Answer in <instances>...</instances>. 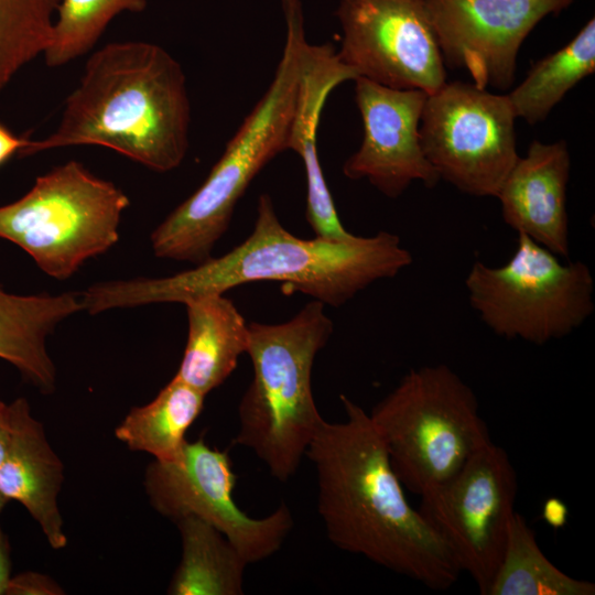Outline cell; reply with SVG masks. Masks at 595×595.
Masks as SVG:
<instances>
[{"mask_svg": "<svg viewBox=\"0 0 595 595\" xmlns=\"http://www.w3.org/2000/svg\"><path fill=\"white\" fill-rule=\"evenodd\" d=\"M413 261L398 235L381 230L348 240L300 238L281 224L272 198L261 194L251 234L225 255L163 278L94 283L83 291L84 311L98 314L159 303H184L225 294L241 284L279 282L339 307L372 283L399 274Z\"/></svg>", "mask_w": 595, "mask_h": 595, "instance_id": "6da1fadb", "label": "cell"}, {"mask_svg": "<svg viewBox=\"0 0 595 595\" xmlns=\"http://www.w3.org/2000/svg\"><path fill=\"white\" fill-rule=\"evenodd\" d=\"M339 399L346 420H324L305 452L328 539L432 589H447L462 573L452 551L410 506L369 414L345 394Z\"/></svg>", "mask_w": 595, "mask_h": 595, "instance_id": "7a4b0ae2", "label": "cell"}, {"mask_svg": "<svg viewBox=\"0 0 595 595\" xmlns=\"http://www.w3.org/2000/svg\"><path fill=\"white\" fill-rule=\"evenodd\" d=\"M191 105L181 64L144 41L95 51L65 100L55 131L20 152L99 145L160 173L180 166L188 149Z\"/></svg>", "mask_w": 595, "mask_h": 595, "instance_id": "3957f363", "label": "cell"}, {"mask_svg": "<svg viewBox=\"0 0 595 595\" xmlns=\"http://www.w3.org/2000/svg\"><path fill=\"white\" fill-rule=\"evenodd\" d=\"M280 1L285 42L273 79L206 180L151 232V248L158 258L194 266L210 259L251 181L288 150L307 40L301 0Z\"/></svg>", "mask_w": 595, "mask_h": 595, "instance_id": "277c9868", "label": "cell"}, {"mask_svg": "<svg viewBox=\"0 0 595 595\" xmlns=\"http://www.w3.org/2000/svg\"><path fill=\"white\" fill-rule=\"evenodd\" d=\"M313 300L286 322L248 324L252 379L239 407L234 443L252 450L271 475L285 482L324 422L312 392V369L334 329Z\"/></svg>", "mask_w": 595, "mask_h": 595, "instance_id": "5b68a950", "label": "cell"}, {"mask_svg": "<svg viewBox=\"0 0 595 595\" xmlns=\"http://www.w3.org/2000/svg\"><path fill=\"white\" fill-rule=\"evenodd\" d=\"M369 418L397 477L419 496L493 442L473 389L444 364L409 370Z\"/></svg>", "mask_w": 595, "mask_h": 595, "instance_id": "8992f818", "label": "cell"}, {"mask_svg": "<svg viewBox=\"0 0 595 595\" xmlns=\"http://www.w3.org/2000/svg\"><path fill=\"white\" fill-rule=\"evenodd\" d=\"M129 205L115 183L71 160L37 176L19 199L0 206V238L24 250L45 274L64 281L118 242Z\"/></svg>", "mask_w": 595, "mask_h": 595, "instance_id": "52a82bcc", "label": "cell"}, {"mask_svg": "<svg viewBox=\"0 0 595 595\" xmlns=\"http://www.w3.org/2000/svg\"><path fill=\"white\" fill-rule=\"evenodd\" d=\"M518 234L500 267L475 261L465 279L470 306L496 335L543 345L581 327L595 311V281L583 261H566Z\"/></svg>", "mask_w": 595, "mask_h": 595, "instance_id": "ba28073f", "label": "cell"}, {"mask_svg": "<svg viewBox=\"0 0 595 595\" xmlns=\"http://www.w3.org/2000/svg\"><path fill=\"white\" fill-rule=\"evenodd\" d=\"M507 94L446 82L429 94L420 121L423 152L440 180L473 196L496 197L519 158Z\"/></svg>", "mask_w": 595, "mask_h": 595, "instance_id": "9c48e42d", "label": "cell"}, {"mask_svg": "<svg viewBox=\"0 0 595 595\" xmlns=\"http://www.w3.org/2000/svg\"><path fill=\"white\" fill-rule=\"evenodd\" d=\"M518 491L507 452L490 442L450 479L421 497L419 512L452 551L482 595L500 565Z\"/></svg>", "mask_w": 595, "mask_h": 595, "instance_id": "30bf717a", "label": "cell"}, {"mask_svg": "<svg viewBox=\"0 0 595 595\" xmlns=\"http://www.w3.org/2000/svg\"><path fill=\"white\" fill-rule=\"evenodd\" d=\"M236 479L227 451L213 448L203 439L186 440L175 458L154 459L147 467L144 488L159 513L173 521L194 516L208 522L249 564L281 548L293 519L285 505L264 518H250L232 498Z\"/></svg>", "mask_w": 595, "mask_h": 595, "instance_id": "8fae6325", "label": "cell"}, {"mask_svg": "<svg viewBox=\"0 0 595 595\" xmlns=\"http://www.w3.org/2000/svg\"><path fill=\"white\" fill-rule=\"evenodd\" d=\"M339 60L357 77L432 94L446 68L424 0H339Z\"/></svg>", "mask_w": 595, "mask_h": 595, "instance_id": "7c38bea8", "label": "cell"}, {"mask_svg": "<svg viewBox=\"0 0 595 595\" xmlns=\"http://www.w3.org/2000/svg\"><path fill=\"white\" fill-rule=\"evenodd\" d=\"M574 0H424L445 66L482 88L507 90L519 50L547 17Z\"/></svg>", "mask_w": 595, "mask_h": 595, "instance_id": "4fadbf2b", "label": "cell"}, {"mask_svg": "<svg viewBox=\"0 0 595 595\" xmlns=\"http://www.w3.org/2000/svg\"><path fill=\"white\" fill-rule=\"evenodd\" d=\"M355 80V100L364 136L359 149L343 165L353 181L367 180L389 198L419 181L434 187L440 180L421 144L420 121L429 94L398 89L364 77Z\"/></svg>", "mask_w": 595, "mask_h": 595, "instance_id": "5bb4252c", "label": "cell"}, {"mask_svg": "<svg viewBox=\"0 0 595 595\" xmlns=\"http://www.w3.org/2000/svg\"><path fill=\"white\" fill-rule=\"evenodd\" d=\"M570 171L571 156L564 140H534L517 159L496 195L506 225L565 259L570 256Z\"/></svg>", "mask_w": 595, "mask_h": 595, "instance_id": "9a60e30c", "label": "cell"}, {"mask_svg": "<svg viewBox=\"0 0 595 595\" xmlns=\"http://www.w3.org/2000/svg\"><path fill=\"white\" fill-rule=\"evenodd\" d=\"M356 75L329 44L307 43L302 61L295 111L290 128L288 150L301 158L306 181L305 219L315 237L348 240L355 235L342 224L324 177L317 151V129L329 94Z\"/></svg>", "mask_w": 595, "mask_h": 595, "instance_id": "2e32d148", "label": "cell"}, {"mask_svg": "<svg viewBox=\"0 0 595 595\" xmlns=\"http://www.w3.org/2000/svg\"><path fill=\"white\" fill-rule=\"evenodd\" d=\"M12 430L7 453L0 464V494L20 502L37 522L51 548L67 544L57 498L64 466L50 445L43 424L28 400L11 403Z\"/></svg>", "mask_w": 595, "mask_h": 595, "instance_id": "e0dca14e", "label": "cell"}, {"mask_svg": "<svg viewBox=\"0 0 595 595\" xmlns=\"http://www.w3.org/2000/svg\"><path fill=\"white\" fill-rule=\"evenodd\" d=\"M83 311L82 291L13 294L0 284V358L44 394L56 388V367L46 342L66 318Z\"/></svg>", "mask_w": 595, "mask_h": 595, "instance_id": "ac0fdd59", "label": "cell"}, {"mask_svg": "<svg viewBox=\"0 0 595 595\" xmlns=\"http://www.w3.org/2000/svg\"><path fill=\"white\" fill-rule=\"evenodd\" d=\"M187 340L174 377L204 396L219 387L247 351L248 323L224 294H205L183 303Z\"/></svg>", "mask_w": 595, "mask_h": 595, "instance_id": "d6986e66", "label": "cell"}, {"mask_svg": "<svg viewBox=\"0 0 595 595\" xmlns=\"http://www.w3.org/2000/svg\"><path fill=\"white\" fill-rule=\"evenodd\" d=\"M182 559L171 580V595H241L248 564L229 540L208 522L187 516L175 521Z\"/></svg>", "mask_w": 595, "mask_h": 595, "instance_id": "ffe728a7", "label": "cell"}, {"mask_svg": "<svg viewBox=\"0 0 595 595\" xmlns=\"http://www.w3.org/2000/svg\"><path fill=\"white\" fill-rule=\"evenodd\" d=\"M206 396L173 377L149 403L132 408L116 428V437L131 451L156 461L175 458L185 434L199 416Z\"/></svg>", "mask_w": 595, "mask_h": 595, "instance_id": "44dd1931", "label": "cell"}, {"mask_svg": "<svg viewBox=\"0 0 595 595\" xmlns=\"http://www.w3.org/2000/svg\"><path fill=\"white\" fill-rule=\"evenodd\" d=\"M595 71V20L556 52L538 61L507 94L516 118L530 125L544 120L578 82Z\"/></svg>", "mask_w": 595, "mask_h": 595, "instance_id": "7402d4cb", "label": "cell"}, {"mask_svg": "<svg viewBox=\"0 0 595 595\" xmlns=\"http://www.w3.org/2000/svg\"><path fill=\"white\" fill-rule=\"evenodd\" d=\"M595 584L574 578L542 552L533 530L515 512L488 595H594Z\"/></svg>", "mask_w": 595, "mask_h": 595, "instance_id": "603a6c76", "label": "cell"}, {"mask_svg": "<svg viewBox=\"0 0 595 595\" xmlns=\"http://www.w3.org/2000/svg\"><path fill=\"white\" fill-rule=\"evenodd\" d=\"M147 4L148 0H61L43 53L45 64L60 67L86 54L116 15L141 12Z\"/></svg>", "mask_w": 595, "mask_h": 595, "instance_id": "cb8c5ba5", "label": "cell"}, {"mask_svg": "<svg viewBox=\"0 0 595 595\" xmlns=\"http://www.w3.org/2000/svg\"><path fill=\"white\" fill-rule=\"evenodd\" d=\"M61 0H0V93L52 39Z\"/></svg>", "mask_w": 595, "mask_h": 595, "instance_id": "d4e9b609", "label": "cell"}, {"mask_svg": "<svg viewBox=\"0 0 595 595\" xmlns=\"http://www.w3.org/2000/svg\"><path fill=\"white\" fill-rule=\"evenodd\" d=\"M65 592L50 576L23 572L11 577L7 595H62Z\"/></svg>", "mask_w": 595, "mask_h": 595, "instance_id": "484cf974", "label": "cell"}, {"mask_svg": "<svg viewBox=\"0 0 595 595\" xmlns=\"http://www.w3.org/2000/svg\"><path fill=\"white\" fill-rule=\"evenodd\" d=\"M541 516L550 527L561 529L567 522L569 508L560 498L549 497L542 505Z\"/></svg>", "mask_w": 595, "mask_h": 595, "instance_id": "4316f807", "label": "cell"}, {"mask_svg": "<svg viewBox=\"0 0 595 595\" xmlns=\"http://www.w3.org/2000/svg\"><path fill=\"white\" fill-rule=\"evenodd\" d=\"M30 141L28 138L13 134L0 123V166L8 162L14 154H20Z\"/></svg>", "mask_w": 595, "mask_h": 595, "instance_id": "83f0119b", "label": "cell"}, {"mask_svg": "<svg viewBox=\"0 0 595 595\" xmlns=\"http://www.w3.org/2000/svg\"><path fill=\"white\" fill-rule=\"evenodd\" d=\"M11 548L8 536L0 528V595H7L11 580Z\"/></svg>", "mask_w": 595, "mask_h": 595, "instance_id": "f1b7e54d", "label": "cell"}, {"mask_svg": "<svg viewBox=\"0 0 595 595\" xmlns=\"http://www.w3.org/2000/svg\"><path fill=\"white\" fill-rule=\"evenodd\" d=\"M11 405L0 400V464L7 453L12 430Z\"/></svg>", "mask_w": 595, "mask_h": 595, "instance_id": "f546056e", "label": "cell"}, {"mask_svg": "<svg viewBox=\"0 0 595 595\" xmlns=\"http://www.w3.org/2000/svg\"><path fill=\"white\" fill-rule=\"evenodd\" d=\"M8 501H9V500H8L4 496H2V495L0 494V513H1V511L3 510V508L6 507V505H7Z\"/></svg>", "mask_w": 595, "mask_h": 595, "instance_id": "4dcf8cb0", "label": "cell"}]
</instances>
